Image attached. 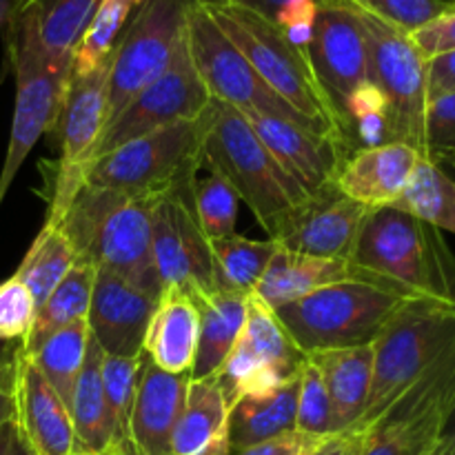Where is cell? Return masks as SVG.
I'll use <instances>...</instances> for the list:
<instances>
[{
	"label": "cell",
	"mask_w": 455,
	"mask_h": 455,
	"mask_svg": "<svg viewBox=\"0 0 455 455\" xmlns=\"http://www.w3.org/2000/svg\"><path fill=\"white\" fill-rule=\"evenodd\" d=\"M349 260L411 300L455 307V253L443 231L404 209H369Z\"/></svg>",
	"instance_id": "cell-1"
},
{
	"label": "cell",
	"mask_w": 455,
	"mask_h": 455,
	"mask_svg": "<svg viewBox=\"0 0 455 455\" xmlns=\"http://www.w3.org/2000/svg\"><path fill=\"white\" fill-rule=\"evenodd\" d=\"M158 198H133L84 185L58 225L69 235L78 260L109 271L160 298L151 253V213Z\"/></svg>",
	"instance_id": "cell-2"
},
{
	"label": "cell",
	"mask_w": 455,
	"mask_h": 455,
	"mask_svg": "<svg viewBox=\"0 0 455 455\" xmlns=\"http://www.w3.org/2000/svg\"><path fill=\"white\" fill-rule=\"evenodd\" d=\"M203 169L220 176L243 200L269 240L311 198L269 154L238 109L213 102L204 114Z\"/></svg>",
	"instance_id": "cell-3"
},
{
	"label": "cell",
	"mask_w": 455,
	"mask_h": 455,
	"mask_svg": "<svg viewBox=\"0 0 455 455\" xmlns=\"http://www.w3.org/2000/svg\"><path fill=\"white\" fill-rule=\"evenodd\" d=\"M203 4L267 87L283 98L311 132L351 151L340 118L315 78L309 53L293 47L269 18L251 9L231 3Z\"/></svg>",
	"instance_id": "cell-4"
},
{
	"label": "cell",
	"mask_w": 455,
	"mask_h": 455,
	"mask_svg": "<svg viewBox=\"0 0 455 455\" xmlns=\"http://www.w3.org/2000/svg\"><path fill=\"white\" fill-rule=\"evenodd\" d=\"M411 298L358 278L329 284L275 309V318L305 355L369 347Z\"/></svg>",
	"instance_id": "cell-5"
},
{
	"label": "cell",
	"mask_w": 455,
	"mask_h": 455,
	"mask_svg": "<svg viewBox=\"0 0 455 455\" xmlns=\"http://www.w3.org/2000/svg\"><path fill=\"white\" fill-rule=\"evenodd\" d=\"M455 342V307L411 300L373 342V380L354 429L369 431Z\"/></svg>",
	"instance_id": "cell-6"
},
{
	"label": "cell",
	"mask_w": 455,
	"mask_h": 455,
	"mask_svg": "<svg viewBox=\"0 0 455 455\" xmlns=\"http://www.w3.org/2000/svg\"><path fill=\"white\" fill-rule=\"evenodd\" d=\"M203 136L204 116L156 129L92 160L84 185L133 198H160L182 180L198 176Z\"/></svg>",
	"instance_id": "cell-7"
},
{
	"label": "cell",
	"mask_w": 455,
	"mask_h": 455,
	"mask_svg": "<svg viewBox=\"0 0 455 455\" xmlns=\"http://www.w3.org/2000/svg\"><path fill=\"white\" fill-rule=\"evenodd\" d=\"M7 56L16 76V102L7 154L0 172V204L36 142L52 129L71 71L53 65L34 22L16 13H7Z\"/></svg>",
	"instance_id": "cell-8"
},
{
	"label": "cell",
	"mask_w": 455,
	"mask_h": 455,
	"mask_svg": "<svg viewBox=\"0 0 455 455\" xmlns=\"http://www.w3.org/2000/svg\"><path fill=\"white\" fill-rule=\"evenodd\" d=\"M107 76L109 60L89 74H71L62 89L49 136L58 160L49 164L47 222H60L67 207L84 187V173L107 124Z\"/></svg>",
	"instance_id": "cell-9"
},
{
	"label": "cell",
	"mask_w": 455,
	"mask_h": 455,
	"mask_svg": "<svg viewBox=\"0 0 455 455\" xmlns=\"http://www.w3.org/2000/svg\"><path fill=\"white\" fill-rule=\"evenodd\" d=\"M185 40L196 74L213 102H222L238 111L278 116L307 127L300 116L267 87L265 80L253 71L247 58L235 49L225 31L216 25L209 9L198 0L187 3Z\"/></svg>",
	"instance_id": "cell-10"
},
{
	"label": "cell",
	"mask_w": 455,
	"mask_h": 455,
	"mask_svg": "<svg viewBox=\"0 0 455 455\" xmlns=\"http://www.w3.org/2000/svg\"><path fill=\"white\" fill-rule=\"evenodd\" d=\"M187 3L189 0H147L133 13L109 56L107 123L164 74L185 31Z\"/></svg>",
	"instance_id": "cell-11"
},
{
	"label": "cell",
	"mask_w": 455,
	"mask_h": 455,
	"mask_svg": "<svg viewBox=\"0 0 455 455\" xmlns=\"http://www.w3.org/2000/svg\"><path fill=\"white\" fill-rule=\"evenodd\" d=\"M358 12L369 52V83L387 98L394 118L395 142H407L422 154L425 114L429 105L427 89V58L413 44L411 34Z\"/></svg>",
	"instance_id": "cell-12"
},
{
	"label": "cell",
	"mask_w": 455,
	"mask_h": 455,
	"mask_svg": "<svg viewBox=\"0 0 455 455\" xmlns=\"http://www.w3.org/2000/svg\"><path fill=\"white\" fill-rule=\"evenodd\" d=\"M455 407V342L367 431L363 455H434Z\"/></svg>",
	"instance_id": "cell-13"
},
{
	"label": "cell",
	"mask_w": 455,
	"mask_h": 455,
	"mask_svg": "<svg viewBox=\"0 0 455 455\" xmlns=\"http://www.w3.org/2000/svg\"><path fill=\"white\" fill-rule=\"evenodd\" d=\"M198 178L182 180L160 196L151 213V253L160 293H185L196 305L212 296V253L209 240L196 218L194 187Z\"/></svg>",
	"instance_id": "cell-14"
},
{
	"label": "cell",
	"mask_w": 455,
	"mask_h": 455,
	"mask_svg": "<svg viewBox=\"0 0 455 455\" xmlns=\"http://www.w3.org/2000/svg\"><path fill=\"white\" fill-rule=\"evenodd\" d=\"M209 107H212V98L196 74L189 49H187L185 31H182L180 44L164 74L156 78L149 87L142 89L138 96H133L120 109V114L111 123H107L98 138L92 160L156 129L169 127L182 120L203 118Z\"/></svg>",
	"instance_id": "cell-15"
},
{
	"label": "cell",
	"mask_w": 455,
	"mask_h": 455,
	"mask_svg": "<svg viewBox=\"0 0 455 455\" xmlns=\"http://www.w3.org/2000/svg\"><path fill=\"white\" fill-rule=\"evenodd\" d=\"M305 354L293 345L274 311L258 298H249V314L234 351L220 369L227 400L275 389L298 376Z\"/></svg>",
	"instance_id": "cell-16"
},
{
	"label": "cell",
	"mask_w": 455,
	"mask_h": 455,
	"mask_svg": "<svg viewBox=\"0 0 455 455\" xmlns=\"http://www.w3.org/2000/svg\"><path fill=\"white\" fill-rule=\"evenodd\" d=\"M307 53L320 87L342 123V109L351 93L369 83L367 38L358 12L349 0H318L314 36Z\"/></svg>",
	"instance_id": "cell-17"
},
{
	"label": "cell",
	"mask_w": 455,
	"mask_h": 455,
	"mask_svg": "<svg viewBox=\"0 0 455 455\" xmlns=\"http://www.w3.org/2000/svg\"><path fill=\"white\" fill-rule=\"evenodd\" d=\"M367 213V207L331 185L300 204L274 235V243L305 256L349 260Z\"/></svg>",
	"instance_id": "cell-18"
},
{
	"label": "cell",
	"mask_w": 455,
	"mask_h": 455,
	"mask_svg": "<svg viewBox=\"0 0 455 455\" xmlns=\"http://www.w3.org/2000/svg\"><path fill=\"white\" fill-rule=\"evenodd\" d=\"M240 114L247 118L280 167L309 196L331 187L342 163L351 154L340 142L318 136L291 120L258 114V111H240Z\"/></svg>",
	"instance_id": "cell-19"
},
{
	"label": "cell",
	"mask_w": 455,
	"mask_h": 455,
	"mask_svg": "<svg viewBox=\"0 0 455 455\" xmlns=\"http://www.w3.org/2000/svg\"><path fill=\"white\" fill-rule=\"evenodd\" d=\"M13 422L36 455L78 451L69 407L20 349L13 373Z\"/></svg>",
	"instance_id": "cell-20"
},
{
	"label": "cell",
	"mask_w": 455,
	"mask_h": 455,
	"mask_svg": "<svg viewBox=\"0 0 455 455\" xmlns=\"http://www.w3.org/2000/svg\"><path fill=\"white\" fill-rule=\"evenodd\" d=\"M156 302L158 298L149 296L129 280L98 269L87 315L92 338L109 355H142V342Z\"/></svg>",
	"instance_id": "cell-21"
},
{
	"label": "cell",
	"mask_w": 455,
	"mask_h": 455,
	"mask_svg": "<svg viewBox=\"0 0 455 455\" xmlns=\"http://www.w3.org/2000/svg\"><path fill=\"white\" fill-rule=\"evenodd\" d=\"M420 160V151L407 142L363 147L347 156L333 185L367 209L394 207L411 185Z\"/></svg>",
	"instance_id": "cell-22"
},
{
	"label": "cell",
	"mask_w": 455,
	"mask_h": 455,
	"mask_svg": "<svg viewBox=\"0 0 455 455\" xmlns=\"http://www.w3.org/2000/svg\"><path fill=\"white\" fill-rule=\"evenodd\" d=\"M189 382L191 373L173 376L142 358L129 422L133 455H173V431L185 407Z\"/></svg>",
	"instance_id": "cell-23"
},
{
	"label": "cell",
	"mask_w": 455,
	"mask_h": 455,
	"mask_svg": "<svg viewBox=\"0 0 455 455\" xmlns=\"http://www.w3.org/2000/svg\"><path fill=\"white\" fill-rule=\"evenodd\" d=\"M200 338V309L176 289L160 293L147 327L142 354L160 371L191 373Z\"/></svg>",
	"instance_id": "cell-24"
},
{
	"label": "cell",
	"mask_w": 455,
	"mask_h": 455,
	"mask_svg": "<svg viewBox=\"0 0 455 455\" xmlns=\"http://www.w3.org/2000/svg\"><path fill=\"white\" fill-rule=\"evenodd\" d=\"M358 278H367V275L355 269L351 260L314 258L278 247L269 267L262 274L256 291H253V298H258L262 305L275 311L280 307L300 300V298H307L309 293L318 291V289L329 287V284Z\"/></svg>",
	"instance_id": "cell-25"
},
{
	"label": "cell",
	"mask_w": 455,
	"mask_h": 455,
	"mask_svg": "<svg viewBox=\"0 0 455 455\" xmlns=\"http://www.w3.org/2000/svg\"><path fill=\"white\" fill-rule=\"evenodd\" d=\"M229 409L220 376L191 378L173 431V455H231Z\"/></svg>",
	"instance_id": "cell-26"
},
{
	"label": "cell",
	"mask_w": 455,
	"mask_h": 455,
	"mask_svg": "<svg viewBox=\"0 0 455 455\" xmlns=\"http://www.w3.org/2000/svg\"><path fill=\"white\" fill-rule=\"evenodd\" d=\"M318 367L333 409L336 434L351 431L363 418L373 380V345L307 355Z\"/></svg>",
	"instance_id": "cell-27"
},
{
	"label": "cell",
	"mask_w": 455,
	"mask_h": 455,
	"mask_svg": "<svg viewBox=\"0 0 455 455\" xmlns=\"http://www.w3.org/2000/svg\"><path fill=\"white\" fill-rule=\"evenodd\" d=\"M298 389L300 378L296 376L275 389L235 400L229 409L231 451L298 431Z\"/></svg>",
	"instance_id": "cell-28"
},
{
	"label": "cell",
	"mask_w": 455,
	"mask_h": 455,
	"mask_svg": "<svg viewBox=\"0 0 455 455\" xmlns=\"http://www.w3.org/2000/svg\"><path fill=\"white\" fill-rule=\"evenodd\" d=\"M100 364L102 349L92 338L87 360H84L83 371L76 380L74 394H71L69 413L71 422H74L78 451L116 455L114 429H111L109 407H107L105 389H102Z\"/></svg>",
	"instance_id": "cell-29"
},
{
	"label": "cell",
	"mask_w": 455,
	"mask_h": 455,
	"mask_svg": "<svg viewBox=\"0 0 455 455\" xmlns=\"http://www.w3.org/2000/svg\"><path fill=\"white\" fill-rule=\"evenodd\" d=\"M96 4L98 0H13L7 13L29 18L53 65L71 69L74 49Z\"/></svg>",
	"instance_id": "cell-30"
},
{
	"label": "cell",
	"mask_w": 455,
	"mask_h": 455,
	"mask_svg": "<svg viewBox=\"0 0 455 455\" xmlns=\"http://www.w3.org/2000/svg\"><path fill=\"white\" fill-rule=\"evenodd\" d=\"M249 298L240 293H212L198 305L200 338L191 378L218 376L234 351L249 314Z\"/></svg>",
	"instance_id": "cell-31"
},
{
	"label": "cell",
	"mask_w": 455,
	"mask_h": 455,
	"mask_svg": "<svg viewBox=\"0 0 455 455\" xmlns=\"http://www.w3.org/2000/svg\"><path fill=\"white\" fill-rule=\"evenodd\" d=\"M275 249L278 244L274 240H253L238 234L212 240V291L253 296Z\"/></svg>",
	"instance_id": "cell-32"
},
{
	"label": "cell",
	"mask_w": 455,
	"mask_h": 455,
	"mask_svg": "<svg viewBox=\"0 0 455 455\" xmlns=\"http://www.w3.org/2000/svg\"><path fill=\"white\" fill-rule=\"evenodd\" d=\"M89 342H92L89 324L87 320H80V323L56 329L36 345L22 347L36 369L44 376V380L65 400L67 407H69L76 380L87 360Z\"/></svg>",
	"instance_id": "cell-33"
},
{
	"label": "cell",
	"mask_w": 455,
	"mask_h": 455,
	"mask_svg": "<svg viewBox=\"0 0 455 455\" xmlns=\"http://www.w3.org/2000/svg\"><path fill=\"white\" fill-rule=\"evenodd\" d=\"M76 262H78V256H76V249L65 229L58 222L44 220L43 229L38 231L13 275L25 283L36 305L40 307L47 300L49 293L60 284V280L69 274Z\"/></svg>",
	"instance_id": "cell-34"
},
{
	"label": "cell",
	"mask_w": 455,
	"mask_h": 455,
	"mask_svg": "<svg viewBox=\"0 0 455 455\" xmlns=\"http://www.w3.org/2000/svg\"><path fill=\"white\" fill-rule=\"evenodd\" d=\"M98 269L89 262L78 260L71 267L69 274L60 280L56 289L49 293L47 300L38 307L29 338L22 342V347L36 345L38 340L47 338L56 329L67 324L87 320L89 307H92L93 284H96Z\"/></svg>",
	"instance_id": "cell-35"
},
{
	"label": "cell",
	"mask_w": 455,
	"mask_h": 455,
	"mask_svg": "<svg viewBox=\"0 0 455 455\" xmlns=\"http://www.w3.org/2000/svg\"><path fill=\"white\" fill-rule=\"evenodd\" d=\"M147 0H98L71 58V74H89L109 60L133 13Z\"/></svg>",
	"instance_id": "cell-36"
},
{
	"label": "cell",
	"mask_w": 455,
	"mask_h": 455,
	"mask_svg": "<svg viewBox=\"0 0 455 455\" xmlns=\"http://www.w3.org/2000/svg\"><path fill=\"white\" fill-rule=\"evenodd\" d=\"M394 207L413 213L438 231L455 234V180L431 160L418 163L411 185Z\"/></svg>",
	"instance_id": "cell-37"
},
{
	"label": "cell",
	"mask_w": 455,
	"mask_h": 455,
	"mask_svg": "<svg viewBox=\"0 0 455 455\" xmlns=\"http://www.w3.org/2000/svg\"><path fill=\"white\" fill-rule=\"evenodd\" d=\"M142 358H145V354L123 358V355H109L102 351V389H105V400L107 407H109L116 455H133L129 422H132Z\"/></svg>",
	"instance_id": "cell-38"
},
{
	"label": "cell",
	"mask_w": 455,
	"mask_h": 455,
	"mask_svg": "<svg viewBox=\"0 0 455 455\" xmlns=\"http://www.w3.org/2000/svg\"><path fill=\"white\" fill-rule=\"evenodd\" d=\"M238 196L235 191L216 173H207V178L196 180L194 207L198 225L207 240L227 238L235 234L238 222Z\"/></svg>",
	"instance_id": "cell-39"
},
{
	"label": "cell",
	"mask_w": 455,
	"mask_h": 455,
	"mask_svg": "<svg viewBox=\"0 0 455 455\" xmlns=\"http://www.w3.org/2000/svg\"><path fill=\"white\" fill-rule=\"evenodd\" d=\"M298 378H300V389H298L296 429L300 434L314 435V438L336 435V429H333V409L327 387H324L318 367L307 355L302 360Z\"/></svg>",
	"instance_id": "cell-40"
},
{
	"label": "cell",
	"mask_w": 455,
	"mask_h": 455,
	"mask_svg": "<svg viewBox=\"0 0 455 455\" xmlns=\"http://www.w3.org/2000/svg\"><path fill=\"white\" fill-rule=\"evenodd\" d=\"M36 305L25 283L12 275L0 283V340L25 342L34 329Z\"/></svg>",
	"instance_id": "cell-41"
},
{
	"label": "cell",
	"mask_w": 455,
	"mask_h": 455,
	"mask_svg": "<svg viewBox=\"0 0 455 455\" xmlns=\"http://www.w3.org/2000/svg\"><path fill=\"white\" fill-rule=\"evenodd\" d=\"M422 158L435 164L455 160V92L431 98L427 105Z\"/></svg>",
	"instance_id": "cell-42"
},
{
	"label": "cell",
	"mask_w": 455,
	"mask_h": 455,
	"mask_svg": "<svg viewBox=\"0 0 455 455\" xmlns=\"http://www.w3.org/2000/svg\"><path fill=\"white\" fill-rule=\"evenodd\" d=\"M349 3L360 12L371 13L407 34H413L422 25L434 20L447 7V0H349Z\"/></svg>",
	"instance_id": "cell-43"
},
{
	"label": "cell",
	"mask_w": 455,
	"mask_h": 455,
	"mask_svg": "<svg viewBox=\"0 0 455 455\" xmlns=\"http://www.w3.org/2000/svg\"><path fill=\"white\" fill-rule=\"evenodd\" d=\"M411 40L427 60L455 52V0H447V7L434 20L413 31Z\"/></svg>",
	"instance_id": "cell-44"
},
{
	"label": "cell",
	"mask_w": 455,
	"mask_h": 455,
	"mask_svg": "<svg viewBox=\"0 0 455 455\" xmlns=\"http://www.w3.org/2000/svg\"><path fill=\"white\" fill-rule=\"evenodd\" d=\"M324 438H314V435L291 431V434L278 435V438L265 440V443L251 444L231 451V455H307Z\"/></svg>",
	"instance_id": "cell-45"
},
{
	"label": "cell",
	"mask_w": 455,
	"mask_h": 455,
	"mask_svg": "<svg viewBox=\"0 0 455 455\" xmlns=\"http://www.w3.org/2000/svg\"><path fill=\"white\" fill-rule=\"evenodd\" d=\"M427 89L429 100L455 92V52L427 60Z\"/></svg>",
	"instance_id": "cell-46"
},
{
	"label": "cell",
	"mask_w": 455,
	"mask_h": 455,
	"mask_svg": "<svg viewBox=\"0 0 455 455\" xmlns=\"http://www.w3.org/2000/svg\"><path fill=\"white\" fill-rule=\"evenodd\" d=\"M367 431L351 429L345 434H336L324 438L323 443L315 444L307 455H363L367 447Z\"/></svg>",
	"instance_id": "cell-47"
},
{
	"label": "cell",
	"mask_w": 455,
	"mask_h": 455,
	"mask_svg": "<svg viewBox=\"0 0 455 455\" xmlns=\"http://www.w3.org/2000/svg\"><path fill=\"white\" fill-rule=\"evenodd\" d=\"M0 455H36L13 420L0 427Z\"/></svg>",
	"instance_id": "cell-48"
},
{
	"label": "cell",
	"mask_w": 455,
	"mask_h": 455,
	"mask_svg": "<svg viewBox=\"0 0 455 455\" xmlns=\"http://www.w3.org/2000/svg\"><path fill=\"white\" fill-rule=\"evenodd\" d=\"M20 349L22 342L0 340V387H13V373H16Z\"/></svg>",
	"instance_id": "cell-49"
},
{
	"label": "cell",
	"mask_w": 455,
	"mask_h": 455,
	"mask_svg": "<svg viewBox=\"0 0 455 455\" xmlns=\"http://www.w3.org/2000/svg\"><path fill=\"white\" fill-rule=\"evenodd\" d=\"M198 3H231V4H240V7H247L251 12L260 13V16L269 18L271 22H275L278 13L283 12L284 4L291 3V0H198Z\"/></svg>",
	"instance_id": "cell-50"
},
{
	"label": "cell",
	"mask_w": 455,
	"mask_h": 455,
	"mask_svg": "<svg viewBox=\"0 0 455 455\" xmlns=\"http://www.w3.org/2000/svg\"><path fill=\"white\" fill-rule=\"evenodd\" d=\"M13 420V394L12 387H0V427Z\"/></svg>",
	"instance_id": "cell-51"
},
{
	"label": "cell",
	"mask_w": 455,
	"mask_h": 455,
	"mask_svg": "<svg viewBox=\"0 0 455 455\" xmlns=\"http://www.w3.org/2000/svg\"><path fill=\"white\" fill-rule=\"evenodd\" d=\"M434 455H455V443L451 438H443L440 447L435 449Z\"/></svg>",
	"instance_id": "cell-52"
},
{
	"label": "cell",
	"mask_w": 455,
	"mask_h": 455,
	"mask_svg": "<svg viewBox=\"0 0 455 455\" xmlns=\"http://www.w3.org/2000/svg\"><path fill=\"white\" fill-rule=\"evenodd\" d=\"M444 438H451L455 443V407L451 411V418H449V422H447V429H444Z\"/></svg>",
	"instance_id": "cell-53"
},
{
	"label": "cell",
	"mask_w": 455,
	"mask_h": 455,
	"mask_svg": "<svg viewBox=\"0 0 455 455\" xmlns=\"http://www.w3.org/2000/svg\"><path fill=\"white\" fill-rule=\"evenodd\" d=\"M438 167L443 169V172L447 173V176L451 178V180H455V160H447V163H440Z\"/></svg>",
	"instance_id": "cell-54"
},
{
	"label": "cell",
	"mask_w": 455,
	"mask_h": 455,
	"mask_svg": "<svg viewBox=\"0 0 455 455\" xmlns=\"http://www.w3.org/2000/svg\"><path fill=\"white\" fill-rule=\"evenodd\" d=\"M69 455H98V453H87V451H76V453H69Z\"/></svg>",
	"instance_id": "cell-55"
}]
</instances>
